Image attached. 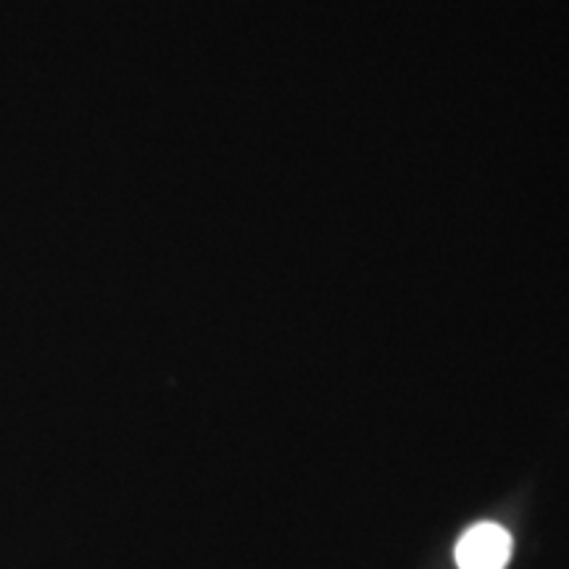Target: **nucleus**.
<instances>
[{
	"mask_svg": "<svg viewBox=\"0 0 569 569\" xmlns=\"http://www.w3.org/2000/svg\"><path fill=\"white\" fill-rule=\"evenodd\" d=\"M511 557V536L501 525L480 522L457 543L459 569H503Z\"/></svg>",
	"mask_w": 569,
	"mask_h": 569,
	"instance_id": "obj_1",
	"label": "nucleus"
}]
</instances>
